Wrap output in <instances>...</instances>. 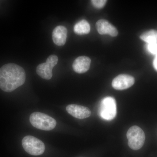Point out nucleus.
<instances>
[{"mask_svg":"<svg viewBox=\"0 0 157 157\" xmlns=\"http://www.w3.org/2000/svg\"><path fill=\"white\" fill-rule=\"evenodd\" d=\"M127 137L129 147L134 150H138L143 147L145 135L142 129L137 126H133L128 130Z\"/></svg>","mask_w":157,"mask_h":157,"instance_id":"3","label":"nucleus"},{"mask_svg":"<svg viewBox=\"0 0 157 157\" xmlns=\"http://www.w3.org/2000/svg\"><path fill=\"white\" fill-rule=\"evenodd\" d=\"M94 7L97 9H102L107 3L106 0H92L91 1Z\"/></svg>","mask_w":157,"mask_h":157,"instance_id":"14","label":"nucleus"},{"mask_svg":"<svg viewBox=\"0 0 157 157\" xmlns=\"http://www.w3.org/2000/svg\"><path fill=\"white\" fill-rule=\"evenodd\" d=\"M58 62V58L55 55L48 57L45 63L40 64L37 66L36 73L39 76L43 79L49 80L52 78V69L56 66Z\"/></svg>","mask_w":157,"mask_h":157,"instance_id":"6","label":"nucleus"},{"mask_svg":"<svg viewBox=\"0 0 157 157\" xmlns=\"http://www.w3.org/2000/svg\"><path fill=\"white\" fill-rule=\"evenodd\" d=\"M140 38L147 44L157 43V31L155 30L147 31L141 34Z\"/></svg>","mask_w":157,"mask_h":157,"instance_id":"13","label":"nucleus"},{"mask_svg":"<svg viewBox=\"0 0 157 157\" xmlns=\"http://www.w3.org/2000/svg\"><path fill=\"white\" fill-rule=\"evenodd\" d=\"M22 145L25 151L32 155H40L45 151V144L42 140L31 135L23 138Z\"/></svg>","mask_w":157,"mask_h":157,"instance_id":"4","label":"nucleus"},{"mask_svg":"<svg viewBox=\"0 0 157 157\" xmlns=\"http://www.w3.org/2000/svg\"><path fill=\"white\" fill-rule=\"evenodd\" d=\"M67 30L63 26H58L52 32L54 43L58 46L64 45L67 41Z\"/></svg>","mask_w":157,"mask_h":157,"instance_id":"11","label":"nucleus"},{"mask_svg":"<svg viewBox=\"0 0 157 157\" xmlns=\"http://www.w3.org/2000/svg\"><path fill=\"white\" fill-rule=\"evenodd\" d=\"M154 67L155 69L157 70V55L156 56L153 62Z\"/></svg>","mask_w":157,"mask_h":157,"instance_id":"16","label":"nucleus"},{"mask_svg":"<svg viewBox=\"0 0 157 157\" xmlns=\"http://www.w3.org/2000/svg\"><path fill=\"white\" fill-rule=\"evenodd\" d=\"M99 114L102 118L110 121L116 116L117 106L115 99L107 97L102 99L99 107Z\"/></svg>","mask_w":157,"mask_h":157,"instance_id":"5","label":"nucleus"},{"mask_svg":"<svg viewBox=\"0 0 157 157\" xmlns=\"http://www.w3.org/2000/svg\"><path fill=\"white\" fill-rule=\"evenodd\" d=\"M91 60L88 57H78L74 60L73 64V70L76 73H83L89 70Z\"/></svg>","mask_w":157,"mask_h":157,"instance_id":"10","label":"nucleus"},{"mask_svg":"<svg viewBox=\"0 0 157 157\" xmlns=\"http://www.w3.org/2000/svg\"><path fill=\"white\" fill-rule=\"evenodd\" d=\"M67 112L73 117L79 119L89 117L91 115V112L88 107L77 104H72L66 107Z\"/></svg>","mask_w":157,"mask_h":157,"instance_id":"8","label":"nucleus"},{"mask_svg":"<svg viewBox=\"0 0 157 157\" xmlns=\"http://www.w3.org/2000/svg\"><path fill=\"white\" fill-rule=\"evenodd\" d=\"M96 28L99 34L110 35L115 37L117 36L118 31L114 26L106 20H99L96 23Z\"/></svg>","mask_w":157,"mask_h":157,"instance_id":"9","label":"nucleus"},{"mask_svg":"<svg viewBox=\"0 0 157 157\" xmlns=\"http://www.w3.org/2000/svg\"><path fill=\"white\" fill-rule=\"evenodd\" d=\"M90 30L89 23L85 20H82L75 25L74 27V32L78 35H83L88 34Z\"/></svg>","mask_w":157,"mask_h":157,"instance_id":"12","label":"nucleus"},{"mask_svg":"<svg viewBox=\"0 0 157 157\" xmlns=\"http://www.w3.org/2000/svg\"><path fill=\"white\" fill-rule=\"evenodd\" d=\"M135 78L127 74H121L113 80L112 86L117 90H124L131 87L135 83Z\"/></svg>","mask_w":157,"mask_h":157,"instance_id":"7","label":"nucleus"},{"mask_svg":"<svg viewBox=\"0 0 157 157\" xmlns=\"http://www.w3.org/2000/svg\"><path fill=\"white\" fill-rule=\"evenodd\" d=\"M23 68L14 63H8L0 68V88L11 92L22 86L25 81Z\"/></svg>","mask_w":157,"mask_h":157,"instance_id":"1","label":"nucleus"},{"mask_svg":"<svg viewBox=\"0 0 157 157\" xmlns=\"http://www.w3.org/2000/svg\"><path fill=\"white\" fill-rule=\"evenodd\" d=\"M29 121L33 126L43 131L53 130L56 125L55 119L42 113H33L30 116Z\"/></svg>","mask_w":157,"mask_h":157,"instance_id":"2","label":"nucleus"},{"mask_svg":"<svg viewBox=\"0 0 157 157\" xmlns=\"http://www.w3.org/2000/svg\"><path fill=\"white\" fill-rule=\"evenodd\" d=\"M147 48L148 52L153 54L157 55V43H151L147 44Z\"/></svg>","mask_w":157,"mask_h":157,"instance_id":"15","label":"nucleus"}]
</instances>
